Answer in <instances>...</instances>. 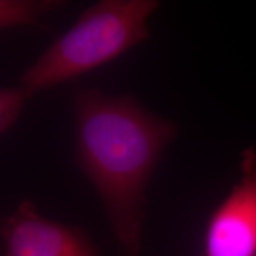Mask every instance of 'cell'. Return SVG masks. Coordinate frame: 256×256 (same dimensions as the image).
<instances>
[{
  "mask_svg": "<svg viewBox=\"0 0 256 256\" xmlns=\"http://www.w3.org/2000/svg\"><path fill=\"white\" fill-rule=\"evenodd\" d=\"M72 107L80 168L104 203L122 255L140 256L147 186L178 128L128 94L78 87Z\"/></svg>",
  "mask_w": 256,
  "mask_h": 256,
  "instance_id": "obj_1",
  "label": "cell"
},
{
  "mask_svg": "<svg viewBox=\"0 0 256 256\" xmlns=\"http://www.w3.org/2000/svg\"><path fill=\"white\" fill-rule=\"evenodd\" d=\"M158 8L156 0L95 2L24 70L19 87L31 98L112 62L150 36Z\"/></svg>",
  "mask_w": 256,
  "mask_h": 256,
  "instance_id": "obj_2",
  "label": "cell"
},
{
  "mask_svg": "<svg viewBox=\"0 0 256 256\" xmlns=\"http://www.w3.org/2000/svg\"><path fill=\"white\" fill-rule=\"evenodd\" d=\"M238 174L208 220L200 256H256V148L242 152Z\"/></svg>",
  "mask_w": 256,
  "mask_h": 256,
  "instance_id": "obj_3",
  "label": "cell"
},
{
  "mask_svg": "<svg viewBox=\"0 0 256 256\" xmlns=\"http://www.w3.org/2000/svg\"><path fill=\"white\" fill-rule=\"evenodd\" d=\"M0 238L5 256H102L81 228L42 216L28 200L0 220Z\"/></svg>",
  "mask_w": 256,
  "mask_h": 256,
  "instance_id": "obj_4",
  "label": "cell"
},
{
  "mask_svg": "<svg viewBox=\"0 0 256 256\" xmlns=\"http://www.w3.org/2000/svg\"><path fill=\"white\" fill-rule=\"evenodd\" d=\"M64 0H0V30L38 26L42 18L66 8Z\"/></svg>",
  "mask_w": 256,
  "mask_h": 256,
  "instance_id": "obj_5",
  "label": "cell"
},
{
  "mask_svg": "<svg viewBox=\"0 0 256 256\" xmlns=\"http://www.w3.org/2000/svg\"><path fill=\"white\" fill-rule=\"evenodd\" d=\"M28 98L26 92L19 86L0 88V136L16 124Z\"/></svg>",
  "mask_w": 256,
  "mask_h": 256,
  "instance_id": "obj_6",
  "label": "cell"
}]
</instances>
